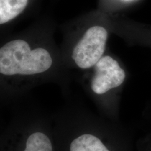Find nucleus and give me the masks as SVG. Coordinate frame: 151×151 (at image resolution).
Wrapping results in <instances>:
<instances>
[{"mask_svg":"<svg viewBox=\"0 0 151 151\" xmlns=\"http://www.w3.org/2000/svg\"><path fill=\"white\" fill-rule=\"evenodd\" d=\"M125 78V73L116 60L110 56L101 58L94 65V75L91 88L94 93L102 94L120 86Z\"/></svg>","mask_w":151,"mask_h":151,"instance_id":"nucleus-3","label":"nucleus"},{"mask_svg":"<svg viewBox=\"0 0 151 151\" xmlns=\"http://www.w3.org/2000/svg\"><path fill=\"white\" fill-rule=\"evenodd\" d=\"M108 33L101 26H94L86 32L73 49L72 58L78 67L88 69L102 58Z\"/></svg>","mask_w":151,"mask_h":151,"instance_id":"nucleus-2","label":"nucleus"},{"mask_svg":"<svg viewBox=\"0 0 151 151\" xmlns=\"http://www.w3.org/2000/svg\"><path fill=\"white\" fill-rule=\"evenodd\" d=\"M28 0H0V23L4 24L21 14Z\"/></svg>","mask_w":151,"mask_h":151,"instance_id":"nucleus-4","label":"nucleus"},{"mask_svg":"<svg viewBox=\"0 0 151 151\" xmlns=\"http://www.w3.org/2000/svg\"><path fill=\"white\" fill-rule=\"evenodd\" d=\"M24 151H52L49 138L41 132H36L28 137Z\"/></svg>","mask_w":151,"mask_h":151,"instance_id":"nucleus-6","label":"nucleus"},{"mask_svg":"<svg viewBox=\"0 0 151 151\" xmlns=\"http://www.w3.org/2000/svg\"><path fill=\"white\" fill-rule=\"evenodd\" d=\"M70 151H109L101 141L95 136L83 134L71 143Z\"/></svg>","mask_w":151,"mask_h":151,"instance_id":"nucleus-5","label":"nucleus"},{"mask_svg":"<svg viewBox=\"0 0 151 151\" xmlns=\"http://www.w3.org/2000/svg\"><path fill=\"white\" fill-rule=\"evenodd\" d=\"M52 58L46 49L31 50L29 44L17 39L0 49V72L4 75H32L51 67Z\"/></svg>","mask_w":151,"mask_h":151,"instance_id":"nucleus-1","label":"nucleus"}]
</instances>
